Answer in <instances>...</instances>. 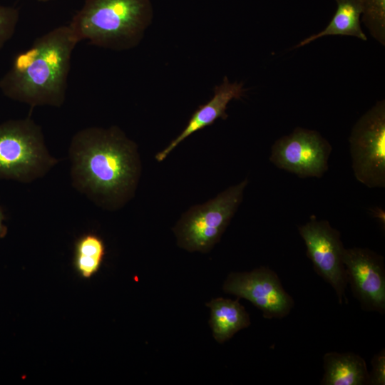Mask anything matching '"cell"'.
Returning a JSON list of instances; mask_svg holds the SVG:
<instances>
[{
	"mask_svg": "<svg viewBox=\"0 0 385 385\" xmlns=\"http://www.w3.org/2000/svg\"><path fill=\"white\" fill-rule=\"evenodd\" d=\"M72 185L106 210H116L132 198L140 175L135 143L117 126L88 127L71 138Z\"/></svg>",
	"mask_w": 385,
	"mask_h": 385,
	"instance_id": "1",
	"label": "cell"
},
{
	"mask_svg": "<svg viewBox=\"0 0 385 385\" xmlns=\"http://www.w3.org/2000/svg\"><path fill=\"white\" fill-rule=\"evenodd\" d=\"M79 43L69 25L36 38L16 54L0 79L7 98L31 107H61L65 102L73 51Z\"/></svg>",
	"mask_w": 385,
	"mask_h": 385,
	"instance_id": "2",
	"label": "cell"
},
{
	"mask_svg": "<svg viewBox=\"0 0 385 385\" xmlns=\"http://www.w3.org/2000/svg\"><path fill=\"white\" fill-rule=\"evenodd\" d=\"M153 19L151 0H86L68 25L79 42L120 51L136 47Z\"/></svg>",
	"mask_w": 385,
	"mask_h": 385,
	"instance_id": "3",
	"label": "cell"
},
{
	"mask_svg": "<svg viewBox=\"0 0 385 385\" xmlns=\"http://www.w3.org/2000/svg\"><path fill=\"white\" fill-rule=\"evenodd\" d=\"M58 160L30 117L0 123V179L28 183L43 177Z\"/></svg>",
	"mask_w": 385,
	"mask_h": 385,
	"instance_id": "4",
	"label": "cell"
},
{
	"mask_svg": "<svg viewBox=\"0 0 385 385\" xmlns=\"http://www.w3.org/2000/svg\"><path fill=\"white\" fill-rule=\"evenodd\" d=\"M247 183L245 179L183 214L175 227L179 245L191 252L209 251L220 240L237 210Z\"/></svg>",
	"mask_w": 385,
	"mask_h": 385,
	"instance_id": "5",
	"label": "cell"
},
{
	"mask_svg": "<svg viewBox=\"0 0 385 385\" xmlns=\"http://www.w3.org/2000/svg\"><path fill=\"white\" fill-rule=\"evenodd\" d=\"M355 178L369 188L385 187V101H377L354 125L349 138Z\"/></svg>",
	"mask_w": 385,
	"mask_h": 385,
	"instance_id": "6",
	"label": "cell"
},
{
	"mask_svg": "<svg viewBox=\"0 0 385 385\" xmlns=\"http://www.w3.org/2000/svg\"><path fill=\"white\" fill-rule=\"evenodd\" d=\"M298 232L314 271L334 289L339 304L347 303V282L343 262L345 247L340 232L327 220H318L314 215L298 227Z\"/></svg>",
	"mask_w": 385,
	"mask_h": 385,
	"instance_id": "7",
	"label": "cell"
},
{
	"mask_svg": "<svg viewBox=\"0 0 385 385\" xmlns=\"http://www.w3.org/2000/svg\"><path fill=\"white\" fill-rule=\"evenodd\" d=\"M332 150L331 144L319 132L297 127L274 143L270 160L299 178H319L329 168Z\"/></svg>",
	"mask_w": 385,
	"mask_h": 385,
	"instance_id": "8",
	"label": "cell"
},
{
	"mask_svg": "<svg viewBox=\"0 0 385 385\" xmlns=\"http://www.w3.org/2000/svg\"><path fill=\"white\" fill-rule=\"evenodd\" d=\"M223 290L250 301L262 312L264 318L269 319L287 317L294 305L276 272L266 267L230 273L224 282Z\"/></svg>",
	"mask_w": 385,
	"mask_h": 385,
	"instance_id": "9",
	"label": "cell"
},
{
	"mask_svg": "<svg viewBox=\"0 0 385 385\" xmlns=\"http://www.w3.org/2000/svg\"><path fill=\"white\" fill-rule=\"evenodd\" d=\"M346 282L361 309L385 313L384 257L368 248H345L343 255Z\"/></svg>",
	"mask_w": 385,
	"mask_h": 385,
	"instance_id": "10",
	"label": "cell"
},
{
	"mask_svg": "<svg viewBox=\"0 0 385 385\" xmlns=\"http://www.w3.org/2000/svg\"><path fill=\"white\" fill-rule=\"evenodd\" d=\"M242 83L230 82L227 77L214 88L212 97L206 103L201 105L191 115L183 131L170 144L155 155L158 162L166 157L185 139L195 132L207 127L218 118L226 119V110L229 103L233 99H240L245 94Z\"/></svg>",
	"mask_w": 385,
	"mask_h": 385,
	"instance_id": "11",
	"label": "cell"
},
{
	"mask_svg": "<svg viewBox=\"0 0 385 385\" xmlns=\"http://www.w3.org/2000/svg\"><path fill=\"white\" fill-rule=\"evenodd\" d=\"M322 385H367L369 372L365 360L353 352L324 354Z\"/></svg>",
	"mask_w": 385,
	"mask_h": 385,
	"instance_id": "12",
	"label": "cell"
},
{
	"mask_svg": "<svg viewBox=\"0 0 385 385\" xmlns=\"http://www.w3.org/2000/svg\"><path fill=\"white\" fill-rule=\"evenodd\" d=\"M210 309V324L215 339L223 343L250 325L245 307L237 300L216 298L207 304Z\"/></svg>",
	"mask_w": 385,
	"mask_h": 385,
	"instance_id": "13",
	"label": "cell"
},
{
	"mask_svg": "<svg viewBox=\"0 0 385 385\" xmlns=\"http://www.w3.org/2000/svg\"><path fill=\"white\" fill-rule=\"evenodd\" d=\"M337 7L336 12L327 27L319 33L313 34L294 46V48L304 46L313 41L332 35L350 36L366 41L363 32L360 17L362 14V6L360 0H335Z\"/></svg>",
	"mask_w": 385,
	"mask_h": 385,
	"instance_id": "14",
	"label": "cell"
},
{
	"mask_svg": "<svg viewBox=\"0 0 385 385\" xmlns=\"http://www.w3.org/2000/svg\"><path fill=\"white\" fill-rule=\"evenodd\" d=\"M105 255L103 240L94 234L80 237L75 245L74 265L83 277H90L98 271Z\"/></svg>",
	"mask_w": 385,
	"mask_h": 385,
	"instance_id": "15",
	"label": "cell"
},
{
	"mask_svg": "<svg viewBox=\"0 0 385 385\" xmlns=\"http://www.w3.org/2000/svg\"><path fill=\"white\" fill-rule=\"evenodd\" d=\"M361 21L371 36L385 45V0H360Z\"/></svg>",
	"mask_w": 385,
	"mask_h": 385,
	"instance_id": "16",
	"label": "cell"
},
{
	"mask_svg": "<svg viewBox=\"0 0 385 385\" xmlns=\"http://www.w3.org/2000/svg\"><path fill=\"white\" fill-rule=\"evenodd\" d=\"M19 16L18 9L0 5V50L14 34Z\"/></svg>",
	"mask_w": 385,
	"mask_h": 385,
	"instance_id": "17",
	"label": "cell"
},
{
	"mask_svg": "<svg viewBox=\"0 0 385 385\" xmlns=\"http://www.w3.org/2000/svg\"><path fill=\"white\" fill-rule=\"evenodd\" d=\"M372 369L369 373V384H385V349L375 354L371 359Z\"/></svg>",
	"mask_w": 385,
	"mask_h": 385,
	"instance_id": "18",
	"label": "cell"
},
{
	"mask_svg": "<svg viewBox=\"0 0 385 385\" xmlns=\"http://www.w3.org/2000/svg\"><path fill=\"white\" fill-rule=\"evenodd\" d=\"M5 216L2 208L0 207V238L6 235L7 232V227L4 224Z\"/></svg>",
	"mask_w": 385,
	"mask_h": 385,
	"instance_id": "19",
	"label": "cell"
},
{
	"mask_svg": "<svg viewBox=\"0 0 385 385\" xmlns=\"http://www.w3.org/2000/svg\"><path fill=\"white\" fill-rule=\"evenodd\" d=\"M37 1H41V2H47V1H54V0H37Z\"/></svg>",
	"mask_w": 385,
	"mask_h": 385,
	"instance_id": "20",
	"label": "cell"
}]
</instances>
